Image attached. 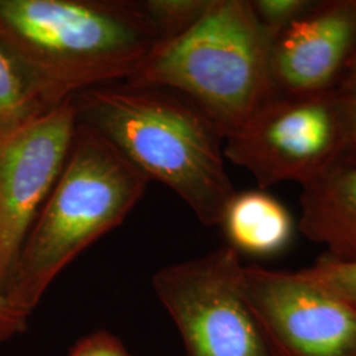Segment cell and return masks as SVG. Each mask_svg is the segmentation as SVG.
Returning a JSON list of instances; mask_svg holds the SVG:
<instances>
[{"instance_id":"cell-1","label":"cell","mask_w":356,"mask_h":356,"mask_svg":"<svg viewBox=\"0 0 356 356\" xmlns=\"http://www.w3.org/2000/svg\"><path fill=\"white\" fill-rule=\"evenodd\" d=\"M160 45L141 1L0 0V48L51 108L127 81Z\"/></svg>"},{"instance_id":"cell-2","label":"cell","mask_w":356,"mask_h":356,"mask_svg":"<svg viewBox=\"0 0 356 356\" xmlns=\"http://www.w3.org/2000/svg\"><path fill=\"white\" fill-rule=\"evenodd\" d=\"M78 122L99 134L149 181L168 186L207 227L220 226L236 194L226 169L225 138L186 98L127 82L73 97Z\"/></svg>"},{"instance_id":"cell-3","label":"cell","mask_w":356,"mask_h":356,"mask_svg":"<svg viewBox=\"0 0 356 356\" xmlns=\"http://www.w3.org/2000/svg\"><path fill=\"white\" fill-rule=\"evenodd\" d=\"M148 182L111 143L78 122L64 170L26 236L7 291L13 307L29 317L64 268L124 222Z\"/></svg>"},{"instance_id":"cell-4","label":"cell","mask_w":356,"mask_h":356,"mask_svg":"<svg viewBox=\"0 0 356 356\" xmlns=\"http://www.w3.org/2000/svg\"><path fill=\"white\" fill-rule=\"evenodd\" d=\"M275 40L257 19L251 0H213L191 29L160 45L124 82L177 92L226 139L275 94Z\"/></svg>"},{"instance_id":"cell-5","label":"cell","mask_w":356,"mask_h":356,"mask_svg":"<svg viewBox=\"0 0 356 356\" xmlns=\"http://www.w3.org/2000/svg\"><path fill=\"white\" fill-rule=\"evenodd\" d=\"M223 153L260 191L289 181L304 188L342 163L344 94H273L225 139Z\"/></svg>"},{"instance_id":"cell-6","label":"cell","mask_w":356,"mask_h":356,"mask_svg":"<svg viewBox=\"0 0 356 356\" xmlns=\"http://www.w3.org/2000/svg\"><path fill=\"white\" fill-rule=\"evenodd\" d=\"M152 284L186 356H275L247 300L241 254L229 245L161 268Z\"/></svg>"},{"instance_id":"cell-7","label":"cell","mask_w":356,"mask_h":356,"mask_svg":"<svg viewBox=\"0 0 356 356\" xmlns=\"http://www.w3.org/2000/svg\"><path fill=\"white\" fill-rule=\"evenodd\" d=\"M76 128L72 97L0 135V289L6 296L26 236L64 170Z\"/></svg>"},{"instance_id":"cell-8","label":"cell","mask_w":356,"mask_h":356,"mask_svg":"<svg viewBox=\"0 0 356 356\" xmlns=\"http://www.w3.org/2000/svg\"><path fill=\"white\" fill-rule=\"evenodd\" d=\"M244 291L275 356H356V307L297 270L244 266Z\"/></svg>"},{"instance_id":"cell-9","label":"cell","mask_w":356,"mask_h":356,"mask_svg":"<svg viewBox=\"0 0 356 356\" xmlns=\"http://www.w3.org/2000/svg\"><path fill=\"white\" fill-rule=\"evenodd\" d=\"M356 53V0H326L276 38L270 73L275 94L337 90Z\"/></svg>"},{"instance_id":"cell-10","label":"cell","mask_w":356,"mask_h":356,"mask_svg":"<svg viewBox=\"0 0 356 356\" xmlns=\"http://www.w3.org/2000/svg\"><path fill=\"white\" fill-rule=\"evenodd\" d=\"M297 229L338 261H356V164H339L302 188Z\"/></svg>"},{"instance_id":"cell-11","label":"cell","mask_w":356,"mask_h":356,"mask_svg":"<svg viewBox=\"0 0 356 356\" xmlns=\"http://www.w3.org/2000/svg\"><path fill=\"white\" fill-rule=\"evenodd\" d=\"M220 227L238 254L270 257L285 251L294 238V219L285 204L264 191L236 193Z\"/></svg>"},{"instance_id":"cell-12","label":"cell","mask_w":356,"mask_h":356,"mask_svg":"<svg viewBox=\"0 0 356 356\" xmlns=\"http://www.w3.org/2000/svg\"><path fill=\"white\" fill-rule=\"evenodd\" d=\"M51 110L33 82L13 57L0 48V135Z\"/></svg>"},{"instance_id":"cell-13","label":"cell","mask_w":356,"mask_h":356,"mask_svg":"<svg viewBox=\"0 0 356 356\" xmlns=\"http://www.w3.org/2000/svg\"><path fill=\"white\" fill-rule=\"evenodd\" d=\"M211 1L213 0H144L141 6L159 33L160 45H163L191 29L209 10Z\"/></svg>"},{"instance_id":"cell-14","label":"cell","mask_w":356,"mask_h":356,"mask_svg":"<svg viewBox=\"0 0 356 356\" xmlns=\"http://www.w3.org/2000/svg\"><path fill=\"white\" fill-rule=\"evenodd\" d=\"M297 272L356 307V261H338L325 254Z\"/></svg>"},{"instance_id":"cell-15","label":"cell","mask_w":356,"mask_h":356,"mask_svg":"<svg viewBox=\"0 0 356 356\" xmlns=\"http://www.w3.org/2000/svg\"><path fill=\"white\" fill-rule=\"evenodd\" d=\"M261 24L276 38L288 26L304 17L317 1L313 0H251Z\"/></svg>"},{"instance_id":"cell-16","label":"cell","mask_w":356,"mask_h":356,"mask_svg":"<svg viewBox=\"0 0 356 356\" xmlns=\"http://www.w3.org/2000/svg\"><path fill=\"white\" fill-rule=\"evenodd\" d=\"M69 356H131L113 334L107 331H97L81 338L72 348Z\"/></svg>"},{"instance_id":"cell-17","label":"cell","mask_w":356,"mask_h":356,"mask_svg":"<svg viewBox=\"0 0 356 356\" xmlns=\"http://www.w3.org/2000/svg\"><path fill=\"white\" fill-rule=\"evenodd\" d=\"M28 327V317L13 307L8 297L0 289V342L10 341Z\"/></svg>"},{"instance_id":"cell-18","label":"cell","mask_w":356,"mask_h":356,"mask_svg":"<svg viewBox=\"0 0 356 356\" xmlns=\"http://www.w3.org/2000/svg\"><path fill=\"white\" fill-rule=\"evenodd\" d=\"M344 94V153L341 164H356V89Z\"/></svg>"},{"instance_id":"cell-19","label":"cell","mask_w":356,"mask_h":356,"mask_svg":"<svg viewBox=\"0 0 356 356\" xmlns=\"http://www.w3.org/2000/svg\"><path fill=\"white\" fill-rule=\"evenodd\" d=\"M354 89H356V53L347 65L343 76L341 78L339 85L337 88V90L341 92H347Z\"/></svg>"}]
</instances>
